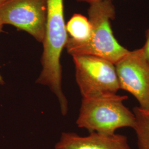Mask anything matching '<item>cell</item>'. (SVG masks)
Wrapping results in <instances>:
<instances>
[{
    "mask_svg": "<svg viewBox=\"0 0 149 149\" xmlns=\"http://www.w3.org/2000/svg\"><path fill=\"white\" fill-rule=\"evenodd\" d=\"M47 15L43 52L42 69L36 83L47 86L58 99L61 112L65 116L68 101L62 90V66L60 63L63 50L68 39L64 19V0H47Z\"/></svg>",
    "mask_w": 149,
    "mask_h": 149,
    "instance_id": "6da1fadb",
    "label": "cell"
},
{
    "mask_svg": "<svg viewBox=\"0 0 149 149\" xmlns=\"http://www.w3.org/2000/svg\"><path fill=\"white\" fill-rule=\"evenodd\" d=\"M88 20L92 27L90 38L77 42L69 37L65 45L68 53L74 55H91L106 59L116 64L129 51L114 37L111 21L116 17L112 0H103L90 4Z\"/></svg>",
    "mask_w": 149,
    "mask_h": 149,
    "instance_id": "7a4b0ae2",
    "label": "cell"
},
{
    "mask_svg": "<svg viewBox=\"0 0 149 149\" xmlns=\"http://www.w3.org/2000/svg\"><path fill=\"white\" fill-rule=\"evenodd\" d=\"M128 96L104 94L82 100L77 125L90 133L113 134L123 128L133 129L135 118L124 104Z\"/></svg>",
    "mask_w": 149,
    "mask_h": 149,
    "instance_id": "3957f363",
    "label": "cell"
},
{
    "mask_svg": "<svg viewBox=\"0 0 149 149\" xmlns=\"http://www.w3.org/2000/svg\"><path fill=\"white\" fill-rule=\"evenodd\" d=\"M72 58L82 98L117 93L120 90L115 64L91 55H74Z\"/></svg>",
    "mask_w": 149,
    "mask_h": 149,
    "instance_id": "277c9868",
    "label": "cell"
},
{
    "mask_svg": "<svg viewBox=\"0 0 149 149\" xmlns=\"http://www.w3.org/2000/svg\"><path fill=\"white\" fill-rule=\"evenodd\" d=\"M47 0H6L0 5V24L27 32L39 43L45 36Z\"/></svg>",
    "mask_w": 149,
    "mask_h": 149,
    "instance_id": "5b68a950",
    "label": "cell"
},
{
    "mask_svg": "<svg viewBox=\"0 0 149 149\" xmlns=\"http://www.w3.org/2000/svg\"><path fill=\"white\" fill-rule=\"evenodd\" d=\"M115 66L120 90L132 95L139 107L149 110V63L142 48L129 50Z\"/></svg>",
    "mask_w": 149,
    "mask_h": 149,
    "instance_id": "8992f818",
    "label": "cell"
},
{
    "mask_svg": "<svg viewBox=\"0 0 149 149\" xmlns=\"http://www.w3.org/2000/svg\"><path fill=\"white\" fill-rule=\"evenodd\" d=\"M55 149H132L125 135L91 132L82 136L72 132L61 134Z\"/></svg>",
    "mask_w": 149,
    "mask_h": 149,
    "instance_id": "52a82bcc",
    "label": "cell"
},
{
    "mask_svg": "<svg viewBox=\"0 0 149 149\" xmlns=\"http://www.w3.org/2000/svg\"><path fill=\"white\" fill-rule=\"evenodd\" d=\"M135 118L134 130L136 134L138 149H149V110L135 107Z\"/></svg>",
    "mask_w": 149,
    "mask_h": 149,
    "instance_id": "ba28073f",
    "label": "cell"
},
{
    "mask_svg": "<svg viewBox=\"0 0 149 149\" xmlns=\"http://www.w3.org/2000/svg\"><path fill=\"white\" fill-rule=\"evenodd\" d=\"M66 29L70 38L75 41L83 42L90 37L92 27L88 18L76 13L66 23Z\"/></svg>",
    "mask_w": 149,
    "mask_h": 149,
    "instance_id": "9c48e42d",
    "label": "cell"
},
{
    "mask_svg": "<svg viewBox=\"0 0 149 149\" xmlns=\"http://www.w3.org/2000/svg\"><path fill=\"white\" fill-rule=\"evenodd\" d=\"M146 35V42L145 43L142 49L144 53V56L147 61L149 63V29H148L145 33Z\"/></svg>",
    "mask_w": 149,
    "mask_h": 149,
    "instance_id": "30bf717a",
    "label": "cell"
},
{
    "mask_svg": "<svg viewBox=\"0 0 149 149\" xmlns=\"http://www.w3.org/2000/svg\"><path fill=\"white\" fill-rule=\"evenodd\" d=\"M3 25L0 24V33L3 31ZM5 84V82H4V80L3 79V77H2V76L0 74V85H4Z\"/></svg>",
    "mask_w": 149,
    "mask_h": 149,
    "instance_id": "8fae6325",
    "label": "cell"
},
{
    "mask_svg": "<svg viewBox=\"0 0 149 149\" xmlns=\"http://www.w3.org/2000/svg\"><path fill=\"white\" fill-rule=\"evenodd\" d=\"M103 1V0H77V1H78V2H87V3H88L89 4L96 2H98V1Z\"/></svg>",
    "mask_w": 149,
    "mask_h": 149,
    "instance_id": "7c38bea8",
    "label": "cell"
},
{
    "mask_svg": "<svg viewBox=\"0 0 149 149\" xmlns=\"http://www.w3.org/2000/svg\"><path fill=\"white\" fill-rule=\"evenodd\" d=\"M5 1H6V0H0V5H1V3H2L3 2H4Z\"/></svg>",
    "mask_w": 149,
    "mask_h": 149,
    "instance_id": "4fadbf2b",
    "label": "cell"
}]
</instances>
